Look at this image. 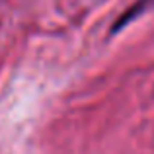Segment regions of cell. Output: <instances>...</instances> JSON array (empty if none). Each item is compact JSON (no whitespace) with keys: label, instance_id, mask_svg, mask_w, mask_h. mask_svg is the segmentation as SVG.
<instances>
[{"label":"cell","instance_id":"6da1fadb","mask_svg":"<svg viewBox=\"0 0 154 154\" xmlns=\"http://www.w3.org/2000/svg\"><path fill=\"white\" fill-rule=\"evenodd\" d=\"M148 2H150V0H140V2H137L135 6L131 8V10H127V12H125V14L119 18V20H117V23H115V27H113V31L121 29V27H123V26H127V23L131 22V20H135L139 14H143V12H144V8L148 6Z\"/></svg>","mask_w":154,"mask_h":154}]
</instances>
